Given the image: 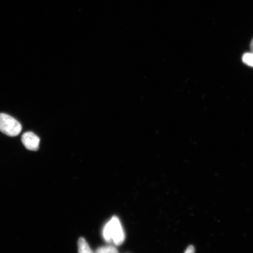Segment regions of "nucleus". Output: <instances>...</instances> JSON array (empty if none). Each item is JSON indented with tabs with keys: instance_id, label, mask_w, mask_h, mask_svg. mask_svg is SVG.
Returning <instances> with one entry per match:
<instances>
[{
	"instance_id": "nucleus-3",
	"label": "nucleus",
	"mask_w": 253,
	"mask_h": 253,
	"mask_svg": "<svg viewBox=\"0 0 253 253\" xmlns=\"http://www.w3.org/2000/svg\"><path fill=\"white\" fill-rule=\"evenodd\" d=\"M22 142L24 147L30 151L39 149L40 138L33 132H27L22 136Z\"/></svg>"
},
{
	"instance_id": "nucleus-5",
	"label": "nucleus",
	"mask_w": 253,
	"mask_h": 253,
	"mask_svg": "<svg viewBox=\"0 0 253 253\" xmlns=\"http://www.w3.org/2000/svg\"><path fill=\"white\" fill-rule=\"evenodd\" d=\"M95 253H119L118 249L112 246L101 247Z\"/></svg>"
},
{
	"instance_id": "nucleus-4",
	"label": "nucleus",
	"mask_w": 253,
	"mask_h": 253,
	"mask_svg": "<svg viewBox=\"0 0 253 253\" xmlns=\"http://www.w3.org/2000/svg\"><path fill=\"white\" fill-rule=\"evenodd\" d=\"M78 253H94L88 243L83 237L78 240Z\"/></svg>"
},
{
	"instance_id": "nucleus-8",
	"label": "nucleus",
	"mask_w": 253,
	"mask_h": 253,
	"mask_svg": "<svg viewBox=\"0 0 253 253\" xmlns=\"http://www.w3.org/2000/svg\"><path fill=\"white\" fill-rule=\"evenodd\" d=\"M251 48L252 49V52H253V39L251 43Z\"/></svg>"
},
{
	"instance_id": "nucleus-7",
	"label": "nucleus",
	"mask_w": 253,
	"mask_h": 253,
	"mask_svg": "<svg viewBox=\"0 0 253 253\" xmlns=\"http://www.w3.org/2000/svg\"><path fill=\"white\" fill-rule=\"evenodd\" d=\"M184 253H195V248L193 246H189L187 249H186Z\"/></svg>"
},
{
	"instance_id": "nucleus-2",
	"label": "nucleus",
	"mask_w": 253,
	"mask_h": 253,
	"mask_svg": "<svg viewBox=\"0 0 253 253\" xmlns=\"http://www.w3.org/2000/svg\"><path fill=\"white\" fill-rule=\"evenodd\" d=\"M22 125L12 117L5 113H0V131L10 137L20 134Z\"/></svg>"
},
{
	"instance_id": "nucleus-1",
	"label": "nucleus",
	"mask_w": 253,
	"mask_h": 253,
	"mask_svg": "<svg viewBox=\"0 0 253 253\" xmlns=\"http://www.w3.org/2000/svg\"><path fill=\"white\" fill-rule=\"evenodd\" d=\"M103 236L107 243L113 242L116 246L123 244L126 239L125 233L118 217L113 216L104 226Z\"/></svg>"
},
{
	"instance_id": "nucleus-6",
	"label": "nucleus",
	"mask_w": 253,
	"mask_h": 253,
	"mask_svg": "<svg viewBox=\"0 0 253 253\" xmlns=\"http://www.w3.org/2000/svg\"><path fill=\"white\" fill-rule=\"evenodd\" d=\"M243 61L245 64L253 67V52L245 53L243 56Z\"/></svg>"
}]
</instances>
